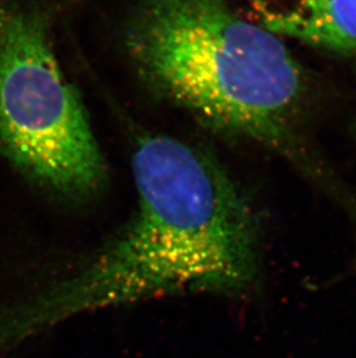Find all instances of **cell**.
Wrapping results in <instances>:
<instances>
[{
    "label": "cell",
    "instance_id": "1",
    "mask_svg": "<svg viewBox=\"0 0 356 358\" xmlns=\"http://www.w3.org/2000/svg\"><path fill=\"white\" fill-rule=\"evenodd\" d=\"M138 208L84 264L0 311V348L79 315L154 298L237 296L258 273L249 203L225 169L169 136L139 139L132 158Z\"/></svg>",
    "mask_w": 356,
    "mask_h": 358
},
{
    "label": "cell",
    "instance_id": "2",
    "mask_svg": "<svg viewBox=\"0 0 356 358\" xmlns=\"http://www.w3.org/2000/svg\"><path fill=\"white\" fill-rule=\"evenodd\" d=\"M124 38L146 83L206 124L269 145L285 138L301 68L276 35L225 0H149Z\"/></svg>",
    "mask_w": 356,
    "mask_h": 358
},
{
    "label": "cell",
    "instance_id": "3",
    "mask_svg": "<svg viewBox=\"0 0 356 358\" xmlns=\"http://www.w3.org/2000/svg\"><path fill=\"white\" fill-rule=\"evenodd\" d=\"M0 150L31 181L68 202L93 199L107 179L47 19L19 3H0Z\"/></svg>",
    "mask_w": 356,
    "mask_h": 358
},
{
    "label": "cell",
    "instance_id": "4",
    "mask_svg": "<svg viewBox=\"0 0 356 358\" xmlns=\"http://www.w3.org/2000/svg\"><path fill=\"white\" fill-rule=\"evenodd\" d=\"M257 24L279 36L356 55V0H250Z\"/></svg>",
    "mask_w": 356,
    "mask_h": 358
}]
</instances>
